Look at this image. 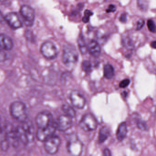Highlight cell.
<instances>
[{
	"instance_id": "5bb4252c",
	"label": "cell",
	"mask_w": 156,
	"mask_h": 156,
	"mask_svg": "<svg viewBox=\"0 0 156 156\" xmlns=\"http://www.w3.org/2000/svg\"><path fill=\"white\" fill-rule=\"evenodd\" d=\"M5 138L10 143V145L13 147H16L19 145V140L16 133V130L11 129L6 132Z\"/></svg>"
},
{
	"instance_id": "5b68a950",
	"label": "cell",
	"mask_w": 156,
	"mask_h": 156,
	"mask_svg": "<svg viewBox=\"0 0 156 156\" xmlns=\"http://www.w3.org/2000/svg\"><path fill=\"white\" fill-rule=\"evenodd\" d=\"M40 52L44 57L50 60L55 58L58 54L56 47L50 41H46L42 44Z\"/></svg>"
},
{
	"instance_id": "e575fe53",
	"label": "cell",
	"mask_w": 156,
	"mask_h": 156,
	"mask_svg": "<svg viewBox=\"0 0 156 156\" xmlns=\"http://www.w3.org/2000/svg\"><path fill=\"white\" fill-rule=\"evenodd\" d=\"M103 156H112L111 151L107 148L105 149L103 152Z\"/></svg>"
},
{
	"instance_id": "6da1fadb",
	"label": "cell",
	"mask_w": 156,
	"mask_h": 156,
	"mask_svg": "<svg viewBox=\"0 0 156 156\" xmlns=\"http://www.w3.org/2000/svg\"><path fill=\"white\" fill-rule=\"evenodd\" d=\"M9 112L12 117L17 122H24L27 120L26 105L21 101H15L10 104Z\"/></svg>"
},
{
	"instance_id": "ba28073f",
	"label": "cell",
	"mask_w": 156,
	"mask_h": 156,
	"mask_svg": "<svg viewBox=\"0 0 156 156\" xmlns=\"http://www.w3.org/2000/svg\"><path fill=\"white\" fill-rule=\"evenodd\" d=\"M20 13L24 19L26 25L31 27L34 24L35 14L34 10L29 5H23L20 9Z\"/></svg>"
},
{
	"instance_id": "4dcf8cb0",
	"label": "cell",
	"mask_w": 156,
	"mask_h": 156,
	"mask_svg": "<svg viewBox=\"0 0 156 156\" xmlns=\"http://www.w3.org/2000/svg\"><path fill=\"white\" fill-rule=\"evenodd\" d=\"M137 126L138 128L141 130L145 131L147 129V126L146 124L143 121H139L137 122Z\"/></svg>"
},
{
	"instance_id": "1f68e13d",
	"label": "cell",
	"mask_w": 156,
	"mask_h": 156,
	"mask_svg": "<svg viewBox=\"0 0 156 156\" xmlns=\"http://www.w3.org/2000/svg\"><path fill=\"white\" fill-rule=\"evenodd\" d=\"M145 21L144 19H140L137 22V25H136V30H140L142 29L144 26Z\"/></svg>"
},
{
	"instance_id": "30bf717a",
	"label": "cell",
	"mask_w": 156,
	"mask_h": 156,
	"mask_svg": "<svg viewBox=\"0 0 156 156\" xmlns=\"http://www.w3.org/2000/svg\"><path fill=\"white\" fill-rule=\"evenodd\" d=\"M71 118L66 115H60L56 122H55L56 129L61 132H65L69 130L72 126Z\"/></svg>"
},
{
	"instance_id": "52a82bcc",
	"label": "cell",
	"mask_w": 156,
	"mask_h": 156,
	"mask_svg": "<svg viewBox=\"0 0 156 156\" xmlns=\"http://www.w3.org/2000/svg\"><path fill=\"white\" fill-rule=\"evenodd\" d=\"M53 120L52 115L49 112L44 111L37 114L36 117L35 122L38 128H43L53 123Z\"/></svg>"
},
{
	"instance_id": "3957f363",
	"label": "cell",
	"mask_w": 156,
	"mask_h": 156,
	"mask_svg": "<svg viewBox=\"0 0 156 156\" xmlns=\"http://www.w3.org/2000/svg\"><path fill=\"white\" fill-rule=\"evenodd\" d=\"M70 135L67 139L68 152L71 156H80L82 152V144L76 135Z\"/></svg>"
},
{
	"instance_id": "44dd1931",
	"label": "cell",
	"mask_w": 156,
	"mask_h": 156,
	"mask_svg": "<svg viewBox=\"0 0 156 156\" xmlns=\"http://www.w3.org/2000/svg\"><path fill=\"white\" fill-rule=\"evenodd\" d=\"M78 44L79 49H80L81 53L83 54V55L86 54L87 51H88L87 45H86L84 37H83L82 34H81L79 36V38H78Z\"/></svg>"
},
{
	"instance_id": "cb8c5ba5",
	"label": "cell",
	"mask_w": 156,
	"mask_h": 156,
	"mask_svg": "<svg viewBox=\"0 0 156 156\" xmlns=\"http://www.w3.org/2000/svg\"><path fill=\"white\" fill-rule=\"evenodd\" d=\"M10 143H9L6 138L2 140L0 144V148L3 152H6L9 149L10 146Z\"/></svg>"
},
{
	"instance_id": "ac0fdd59",
	"label": "cell",
	"mask_w": 156,
	"mask_h": 156,
	"mask_svg": "<svg viewBox=\"0 0 156 156\" xmlns=\"http://www.w3.org/2000/svg\"><path fill=\"white\" fill-rule=\"evenodd\" d=\"M16 133H17L19 141H21L24 145H27L29 144V140H28V137H27V135L26 133H25L24 130L23 129L22 126L20 125L18 126L16 129Z\"/></svg>"
},
{
	"instance_id": "f1b7e54d",
	"label": "cell",
	"mask_w": 156,
	"mask_h": 156,
	"mask_svg": "<svg viewBox=\"0 0 156 156\" xmlns=\"http://www.w3.org/2000/svg\"><path fill=\"white\" fill-rule=\"evenodd\" d=\"M123 45L124 46L127 48H133V43H132L131 40L128 39V38L124 39L123 41Z\"/></svg>"
},
{
	"instance_id": "836d02e7",
	"label": "cell",
	"mask_w": 156,
	"mask_h": 156,
	"mask_svg": "<svg viewBox=\"0 0 156 156\" xmlns=\"http://www.w3.org/2000/svg\"><path fill=\"white\" fill-rule=\"evenodd\" d=\"M120 22L122 23H126L127 21V15L126 13H123L121 15L119 18Z\"/></svg>"
},
{
	"instance_id": "4fadbf2b",
	"label": "cell",
	"mask_w": 156,
	"mask_h": 156,
	"mask_svg": "<svg viewBox=\"0 0 156 156\" xmlns=\"http://www.w3.org/2000/svg\"><path fill=\"white\" fill-rule=\"evenodd\" d=\"M14 47L12 38L5 34H0V48L4 51H10Z\"/></svg>"
},
{
	"instance_id": "ffe728a7",
	"label": "cell",
	"mask_w": 156,
	"mask_h": 156,
	"mask_svg": "<svg viewBox=\"0 0 156 156\" xmlns=\"http://www.w3.org/2000/svg\"><path fill=\"white\" fill-rule=\"evenodd\" d=\"M114 75L115 71L113 67L110 64L105 65L104 68V76L105 77L109 80L113 77Z\"/></svg>"
},
{
	"instance_id": "74e56055",
	"label": "cell",
	"mask_w": 156,
	"mask_h": 156,
	"mask_svg": "<svg viewBox=\"0 0 156 156\" xmlns=\"http://www.w3.org/2000/svg\"><path fill=\"white\" fill-rule=\"evenodd\" d=\"M2 131V127H1V125H0V133H1V132Z\"/></svg>"
},
{
	"instance_id": "603a6c76",
	"label": "cell",
	"mask_w": 156,
	"mask_h": 156,
	"mask_svg": "<svg viewBox=\"0 0 156 156\" xmlns=\"http://www.w3.org/2000/svg\"><path fill=\"white\" fill-rule=\"evenodd\" d=\"M82 69L85 73H90L91 71L92 66L88 60H84L82 63Z\"/></svg>"
},
{
	"instance_id": "d590c367",
	"label": "cell",
	"mask_w": 156,
	"mask_h": 156,
	"mask_svg": "<svg viewBox=\"0 0 156 156\" xmlns=\"http://www.w3.org/2000/svg\"><path fill=\"white\" fill-rule=\"evenodd\" d=\"M5 21V17H4L2 12L0 11V23H2Z\"/></svg>"
},
{
	"instance_id": "d6986e66",
	"label": "cell",
	"mask_w": 156,
	"mask_h": 156,
	"mask_svg": "<svg viewBox=\"0 0 156 156\" xmlns=\"http://www.w3.org/2000/svg\"><path fill=\"white\" fill-rule=\"evenodd\" d=\"M110 135V132L106 127H103L100 130L98 141L99 143L102 144L104 143Z\"/></svg>"
},
{
	"instance_id": "277c9868",
	"label": "cell",
	"mask_w": 156,
	"mask_h": 156,
	"mask_svg": "<svg viewBox=\"0 0 156 156\" xmlns=\"http://www.w3.org/2000/svg\"><path fill=\"white\" fill-rule=\"evenodd\" d=\"M80 127L85 132L94 131L97 128L98 123L94 116L91 114L84 115L79 123Z\"/></svg>"
},
{
	"instance_id": "e0dca14e",
	"label": "cell",
	"mask_w": 156,
	"mask_h": 156,
	"mask_svg": "<svg viewBox=\"0 0 156 156\" xmlns=\"http://www.w3.org/2000/svg\"><path fill=\"white\" fill-rule=\"evenodd\" d=\"M127 133V128L125 122L119 125L116 132V137L119 141H122L126 137Z\"/></svg>"
},
{
	"instance_id": "8992f818",
	"label": "cell",
	"mask_w": 156,
	"mask_h": 156,
	"mask_svg": "<svg viewBox=\"0 0 156 156\" xmlns=\"http://www.w3.org/2000/svg\"><path fill=\"white\" fill-rule=\"evenodd\" d=\"M61 144V140L58 136L53 135L44 142L45 150L49 154H55L58 151Z\"/></svg>"
},
{
	"instance_id": "9c48e42d",
	"label": "cell",
	"mask_w": 156,
	"mask_h": 156,
	"mask_svg": "<svg viewBox=\"0 0 156 156\" xmlns=\"http://www.w3.org/2000/svg\"><path fill=\"white\" fill-rule=\"evenodd\" d=\"M56 129L55 123L54 122L47 127L38 128L36 133L37 138L40 142H44L48 138L54 135Z\"/></svg>"
},
{
	"instance_id": "8d00e7d4",
	"label": "cell",
	"mask_w": 156,
	"mask_h": 156,
	"mask_svg": "<svg viewBox=\"0 0 156 156\" xmlns=\"http://www.w3.org/2000/svg\"><path fill=\"white\" fill-rule=\"evenodd\" d=\"M151 47L156 49V41H153L151 44Z\"/></svg>"
},
{
	"instance_id": "7c38bea8",
	"label": "cell",
	"mask_w": 156,
	"mask_h": 156,
	"mask_svg": "<svg viewBox=\"0 0 156 156\" xmlns=\"http://www.w3.org/2000/svg\"><path fill=\"white\" fill-rule=\"evenodd\" d=\"M70 99L72 105L77 109H83L86 105L85 98L78 91L73 90L71 92Z\"/></svg>"
},
{
	"instance_id": "484cf974",
	"label": "cell",
	"mask_w": 156,
	"mask_h": 156,
	"mask_svg": "<svg viewBox=\"0 0 156 156\" xmlns=\"http://www.w3.org/2000/svg\"><path fill=\"white\" fill-rule=\"evenodd\" d=\"M147 26L148 29L152 33H156V25L153 20L149 19L147 22Z\"/></svg>"
},
{
	"instance_id": "8fae6325",
	"label": "cell",
	"mask_w": 156,
	"mask_h": 156,
	"mask_svg": "<svg viewBox=\"0 0 156 156\" xmlns=\"http://www.w3.org/2000/svg\"><path fill=\"white\" fill-rule=\"evenodd\" d=\"M5 21L8 25L13 29H17L23 27V23L20 20L17 13L14 12H11L5 16Z\"/></svg>"
},
{
	"instance_id": "7a4b0ae2",
	"label": "cell",
	"mask_w": 156,
	"mask_h": 156,
	"mask_svg": "<svg viewBox=\"0 0 156 156\" xmlns=\"http://www.w3.org/2000/svg\"><path fill=\"white\" fill-rule=\"evenodd\" d=\"M79 55L75 47L70 45L65 46L63 49L62 61L65 66L71 67L76 64Z\"/></svg>"
},
{
	"instance_id": "f546056e",
	"label": "cell",
	"mask_w": 156,
	"mask_h": 156,
	"mask_svg": "<svg viewBox=\"0 0 156 156\" xmlns=\"http://www.w3.org/2000/svg\"><path fill=\"white\" fill-rule=\"evenodd\" d=\"M130 83L129 79H126L122 80L119 83V86L122 88H125L128 86Z\"/></svg>"
},
{
	"instance_id": "9a60e30c",
	"label": "cell",
	"mask_w": 156,
	"mask_h": 156,
	"mask_svg": "<svg viewBox=\"0 0 156 156\" xmlns=\"http://www.w3.org/2000/svg\"><path fill=\"white\" fill-rule=\"evenodd\" d=\"M21 126L26 133L29 143L33 142L34 136V130L32 123L27 120L24 122L22 123Z\"/></svg>"
},
{
	"instance_id": "4316f807",
	"label": "cell",
	"mask_w": 156,
	"mask_h": 156,
	"mask_svg": "<svg viewBox=\"0 0 156 156\" xmlns=\"http://www.w3.org/2000/svg\"><path fill=\"white\" fill-rule=\"evenodd\" d=\"M137 4L142 10H146L147 7V3L146 0H137Z\"/></svg>"
},
{
	"instance_id": "83f0119b",
	"label": "cell",
	"mask_w": 156,
	"mask_h": 156,
	"mask_svg": "<svg viewBox=\"0 0 156 156\" xmlns=\"http://www.w3.org/2000/svg\"><path fill=\"white\" fill-rule=\"evenodd\" d=\"M7 55L5 51L0 48V63L5 62L7 59Z\"/></svg>"
},
{
	"instance_id": "2e32d148",
	"label": "cell",
	"mask_w": 156,
	"mask_h": 156,
	"mask_svg": "<svg viewBox=\"0 0 156 156\" xmlns=\"http://www.w3.org/2000/svg\"><path fill=\"white\" fill-rule=\"evenodd\" d=\"M87 49L90 54L94 57H98L101 54V48L98 42L91 40L87 45Z\"/></svg>"
},
{
	"instance_id": "7402d4cb",
	"label": "cell",
	"mask_w": 156,
	"mask_h": 156,
	"mask_svg": "<svg viewBox=\"0 0 156 156\" xmlns=\"http://www.w3.org/2000/svg\"><path fill=\"white\" fill-rule=\"evenodd\" d=\"M62 110L65 115L71 118H74L76 116V112L75 109L69 105H63Z\"/></svg>"
},
{
	"instance_id": "d6a6232c",
	"label": "cell",
	"mask_w": 156,
	"mask_h": 156,
	"mask_svg": "<svg viewBox=\"0 0 156 156\" xmlns=\"http://www.w3.org/2000/svg\"><path fill=\"white\" fill-rule=\"evenodd\" d=\"M116 11V7L114 5L111 4L108 6V8L106 10L107 13L114 12Z\"/></svg>"
},
{
	"instance_id": "d4e9b609",
	"label": "cell",
	"mask_w": 156,
	"mask_h": 156,
	"mask_svg": "<svg viewBox=\"0 0 156 156\" xmlns=\"http://www.w3.org/2000/svg\"><path fill=\"white\" fill-rule=\"evenodd\" d=\"M93 15V13L91 12L90 10H85L84 12V16L82 18V21L83 23H88L90 21V17L91 16Z\"/></svg>"
}]
</instances>
